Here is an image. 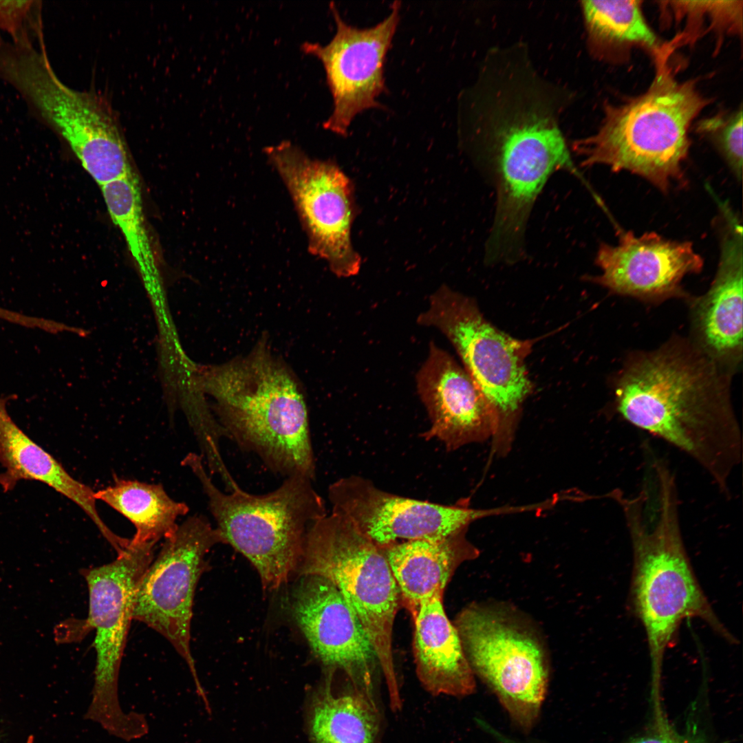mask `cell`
<instances>
[{"label": "cell", "instance_id": "obj_2", "mask_svg": "<svg viewBox=\"0 0 743 743\" xmlns=\"http://www.w3.org/2000/svg\"><path fill=\"white\" fill-rule=\"evenodd\" d=\"M608 495L621 509L633 552L631 596L645 628L653 689L659 690L663 657L682 621L697 617L731 643L693 570L680 529L674 475L666 466L636 495L615 489Z\"/></svg>", "mask_w": 743, "mask_h": 743}, {"label": "cell", "instance_id": "obj_25", "mask_svg": "<svg viewBox=\"0 0 743 743\" xmlns=\"http://www.w3.org/2000/svg\"><path fill=\"white\" fill-rule=\"evenodd\" d=\"M640 1H584L581 6L590 39L607 47L639 45L662 55V46L643 15Z\"/></svg>", "mask_w": 743, "mask_h": 743}, {"label": "cell", "instance_id": "obj_27", "mask_svg": "<svg viewBox=\"0 0 743 743\" xmlns=\"http://www.w3.org/2000/svg\"><path fill=\"white\" fill-rule=\"evenodd\" d=\"M742 108L701 120L698 131L713 140L735 175L742 174Z\"/></svg>", "mask_w": 743, "mask_h": 743}, {"label": "cell", "instance_id": "obj_6", "mask_svg": "<svg viewBox=\"0 0 743 743\" xmlns=\"http://www.w3.org/2000/svg\"><path fill=\"white\" fill-rule=\"evenodd\" d=\"M182 464L200 482L224 543L252 563L263 589L286 583L299 566L310 528L327 514L313 480L291 476L267 493L240 487L225 493L213 483L200 455L189 453Z\"/></svg>", "mask_w": 743, "mask_h": 743}, {"label": "cell", "instance_id": "obj_8", "mask_svg": "<svg viewBox=\"0 0 743 743\" xmlns=\"http://www.w3.org/2000/svg\"><path fill=\"white\" fill-rule=\"evenodd\" d=\"M299 568L301 576L318 575L336 586L371 642L391 704L400 703L392 635L401 597L383 548L332 512L310 528Z\"/></svg>", "mask_w": 743, "mask_h": 743}, {"label": "cell", "instance_id": "obj_19", "mask_svg": "<svg viewBox=\"0 0 743 743\" xmlns=\"http://www.w3.org/2000/svg\"><path fill=\"white\" fill-rule=\"evenodd\" d=\"M728 215L716 274L694 308L698 345L724 369L742 355V233L737 219Z\"/></svg>", "mask_w": 743, "mask_h": 743}, {"label": "cell", "instance_id": "obj_29", "mask_svg": "<svg viewBox=\"0 0 743 743\" xmlns=\"http://www.w3.org/2000/svg\"><path fill=\"white\" fill-rule=\"evenodd\" d=\"M41 1H0V34L12 40L43 33Z\"/></svg>", "mask_w": 743, "mask_h": 743}, {"label": "cell", "instance_id": "obj_7", "mask_svg": "<svg viewBox=\"0 0 743 743\" xmlns=\"http://www.w3.org/2000/svg\"><path fill=\"white\" fill-rule=\"evenodd\" d=\"M0 79L15 89L37 119L62 138L100 186L132 173L120 123L94 91L65 85L49 61L45 43L10 46L0 55Z\"/></svg>", "mask_w": 743, "mask_h": 743}, {"label": "cell", "instance_id": "obj_10", "mask_svg": "<svg viewBox=\"0 0 743 743\" xmlns=\"http://www.w3.org/2000/svg\"><path fill=\"white\" fill-rule=\"evenodd\" d=\"M453 623L474 675L494 692L512 721L530 731L548 683L545 650L532 628L506 607L475 603Z\"/></svg>", "mask_w": 743, "mask_h": 743}, {"label": "cell", "instance_id": "obj_9", "mask_svg": "<svg viewBox=\"0 0 743 743\" xmlns=\"http://www.w3.org/2000/svg\"><path fill=\"white\" fill-rule=\"evenodd\" d=\"M417 321L419 325L437 328L452 343L492 412L494 451L506 453L532 389L525 366L531 342L497 329L472 299L446 286L430 297L428 308Z\"/></svg>", "mask_w": 743, "mask_h": 743}, {"label": "cell", "instance_id": "obj_14", "mask_svg": "<svg viewBox=\"0 0 743 743\" xmlns=\"http://www.w3.org/2000/svg\"><path fill=\"white\" fill-rule=\"evenodd\" d=\"M336 32L325 45L305 41L301 50L321 61L333 98V110L323 127L346 136L354 118L365 110L380 107L377 100L385 91L384 65L400 21L399 1L382 21L369 28L347 23L333 3L330 5Z\"/></svg>", "mask_w": 743, "mask_h": 743}, {"label": "cell", "instance_id": "obj_12", "mask_svg": "<svg viewBox=\"0 0 743 743\" xmlns=\"http://www.w3.org/2000/svg\"><path fill=\"white\" fill-rule=\"evenodd\" d=\"M164 539L137 585L132 618L173 645L186 663L198 695L204 698L190 647L193 597L206 568V555L224 540L218 529L201 515L187 518Z\"/></svg>", "mask_w": 743, "mask_h": 743}, {"label": "cell", "instance_id": "obj_1", "mask_svg": "<svg viewBox=\"0 0 743 743\" xmlns=\"http://www.w3.org/2000/svg\"><path fill=\"white\" fill-rule=\"evenodd\" d=\"M727 374L698 345L669 341L632 356L617 377V411L629 423L692 458L730 495L742 435Z\"/></svg>", "mask_w": 743, "mask_h": 743}, {"label": "cell", "instance_id": "obj_4", "mask_svg": "<svg viewBox=\"0 0 743 743\" xmlns=\"http://www.w3.org/2000/svg\"><path fill=\"white\" fill-rule=\"evenodd\" d=\"M504 92L484 112L483 153L497 197L485 249L490 263L521 258L528 220L546 182L557 171L577 173L545 101L528 90Z\"/></svg>", "mask_w": 743, "mask_h": 743}, {"label": "cell", "instance_id": "obj_18", "mask_svg": "<svg viewBox=\"0 0 743 743\" xmlns=\"http://www.w3.org/2000/svg\"><path fill=\"white\" fill-rule=\"evenodd\" d=\"M416 387L431 422L420 435L441 442L447 451L493 438L491 409L466 370L431 342L416 375Z\"/></svg>", "mask_w": 743, "mask_h": 743}, {"label": "cell", "instance_id": "obj_3", "mask_svg": "<svg viewBox=\"0 0 743 743\" xmlns=\"http://www.w3.org/2000/svg\"><path fill=\"white\" fill-rule=\"evenodd\" d=\"M205 385L228 439L276 475L314 480L315 458L302 389L261 340L246 356L211 367Z\"/></svg>", "mask_w": 743, "mask_h": 743}, {"label": "cell", "instance_id": "obj_15", "mask_svg": "<svg viewBox=\"0 0 743 743\" xmlns=\"http://www.w3.org/2000/svg\"><path fill=\"white\" fill-rule=\"evenodd\" d=\"M332 512L348 517L380 548L407 541L446 537L500 510L446 506L399 496L378 488L370 480L352 475L332 483L327 490Z\"/></svg>", "mask_w": 743, "mask_h": 743}, {"label": "cell", "instance_id": "obj_28", "mask_svg": "<svg viewBox=\"0 0 743 743\" xmlns=\"http://www.w3.org/2000/svg\"><path fill=\"white\" fill-rule=\"evenodd\" d=\"M671 8L676 18L688 19V22L709 19L715 23L720 30L727 33L741 34L742 27V1H711L707 14L709 1H670Z\"/></svg>", "mask_w": 743, "mask_h": 743}, {"label": "cell", "instance_id": "obj_16", "mask_svg": "<svg viewBox=\"0 0 743 743\" xmlns=\"http://www.w3.org/2000/svg\"><path fill=\"white\" fill-rule=\"evenodd\" d=\"M290 607L312 652L330 673L341 670L355 688L378 698L380 665L376 653L336 586L318 575H302L292 592Z\"/></svg>", "mask_w": 743, "mask_h": 743}, {"label": "cell", "instance_id": "obj_11", "mask_svg": "<svg viewBox=\"0 0 743 743\" xmlns=\"http://www.w3.org/2000/svg\"><path fill=\"white\" fill-rule=\"evenodd\" d=\"M156 543L130 541L113 561L82 570L89 599L83 632L95 630L96 653L92 698L85 718L97 722L112 735L126 733L135 721L133 712L125 713L120 707L118 676L133 620L136 589L154 558Z\"/></svg>", "mask_w": 743, "mask_h": 743}, {"label": "cell", "instance_id": "obj_26", "mask_svg": "<svg viewBox=\"0 0 743 743\" xmlns=\"http://www.w3.org/2000/svg\"><path fill=\"white\" fill-rule=\"evenodd\" d=\"M100 187L111 219L122 234L144 279L155 285L158 277V266L136 177L132 173Z\"/></svg>", "mask_w": 743, "mask_h": 743}, {"label": "cell", "instance_id": "obj_13", "mask_svg": "<svg viewBox=\"0 0 743 743\" xmlns=\"http://www.w3.org/2000/svg\"><path fill=\"white\" fill-rule=\"evenodd\" d=\"M286 184L308 239V250L338 277L356 275L361 259L351 241L354 188L333 161L310 158L288 140L264 149Z\"/></svg>", "mask_w": 743, "mask_h": 743}, {"label": "cell", "instance_id": "obj_31", "mask_svg": "<svg viewBox=\"0 0 743 743\" xmlns=\"http://www.w3.org/2000/svg\"><path fill=\"white\" fill-rule=\"evenodd\" d=\"M2 313H3L2 309H1V308H0V317H1V315H2Z\"/></svg>", "mask_w": 743, "mask_h": 743}, {"label": "cell", "instance_id": "obj_24", "mask_svg": "<svg viewBox=\"0 0 743 743\" xmlns=\"http://www.w3.org/2000/svg\"><path fill=\"white\" fill-rule=\"evenodd\" d=\"M100 500L129 519L136 528L133 543L158 542L177 529V519L186 515L189 506L173 499L161 484L137 480H116L95 492Z\"/></svg>", "mask_w": 743, "mask_h": 743}, {"label": "cell", "instance_id": "obj_17", "mask_svg": "<svg viewBox=\"0 0 743 743\" xmlns=\"http://www.w3.org/2000/svg\"><path fill=\"white\" fill-rule=\"evenodd\" d=\"M595 263L601 274L591 281L616 294L654 301L682 295V279L699 272L703 259L691 242L626 232L616 246L600 244Z\"/></svg>", "mask_w": 743, "mask_h": 743}, {"label": "cell", "instance_id": "obj_30", "mask_svg": "<svg viewBox=\"0 0 743 743\" xmlns=\"http://www.w3.org/2000/svg\"><path fill=\"white\" fill-rule=\"evenodd\" d=\"M524 743V742H519ZM629 743H706L699 737H680L669 730L661 731L658 735L642 737Z\"/></svg>", "mask_w": 743, "mask_h": 743}, {"label": "cell", "instance_id": "obj_21", "mask_svg": "<svg viewBox=\"0 0 743 743\" xmlns=\"http://www.w3.org/2000/svg\"><path fill=\"white\" fill-rule=\"evenodd\" d=\"M442 596L422 603L414 616L413 654L417 676L431 694L465 697L475 689V675Z\"/></svg>", "mask_w": 743, "mask_h": 743}, {"label": "cell", "instance_id": "obj_23", "mask_svg": "<svg viewBox=\"0 0 743 743\" xmlns=\"http://www.w3.org/2000/svg\"><path fill=\"white\" fill-rule=\"evenodd\" d=\"M332 674L314 695L309 718L313 743H382L384 720L379 699L355 688L334 691Z\"/></svg>", "mask_w": 743, "mask_h": 743}, {"label": "cell", "instance_id": "obj_5", "mask_svg": "<svg viewBox=\"0 0 743 743\" xmlns=\"http://www.w3.org/2000/svg\"><path fill=\"white\" fill-rule=\"evenodd\" d=\"M660 61L659 69L643 94L605 107L593 135L573 143L581 165L602 164L612 171L642 176L664 193L683 180L689 129L709 103L693 81L677 80Z\"/></svg>", "mask_w": 743, "mask_h": 743}, {"label": "cell", "instance_id": "obj_20", "mask_svg": "<svg viewBox=\"0 0 743 743\" xmlns=\"http://www.w3.org/2000/svg\"><path fill=\"white\" fill-rule=\"evenodd\" d=\"M13 396L0 397V484L7 492L21 480L43 483L64 495L91 519L114 549L124 539L103 521L96 508L95 492L76 480L50 453L33 441L10 416L6 405Z\"/></svg>", "mask_w": 743, "mask_h": 743}, {"label": "cell", "instance_id": "obj_22", "mask_svg": "<svg viewBox=\"0 0 743 743\" xmlns=\"http://www.w3.org/2000/svg\"><path fill=\"white\" fill-rule=\"evenodd\" d=\"M466 530L381 548L400 597L413 617L420 604L443 595L457 567L477 557L478 550L465 537Z\"/></svg>", "mask_w": 743, "mask_h": 743}]
</instances>
